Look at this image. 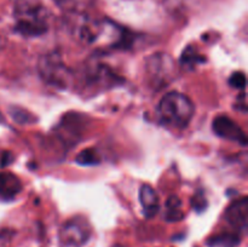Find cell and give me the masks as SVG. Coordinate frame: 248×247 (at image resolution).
Instances as JSON below:
<instances>
[{"label":"cell","instance_id":"22","mask_svg":"<svg viewBox=\"0 0 248 247\" xmlns=\"http://www.w3.org/2000/svg\"><path fill=\"white\" fill-rule=\"evenodd\" d=\"M1 46H2V40H1V38H0V48H1Z\"/></svg>","mask_w":248,"mask_h":247},{"label":"cell","instance_id":"6","mask_svg":"<svg viewBox=\"0 0 248 247\" xmlns=\"http://www.w3.org/2000/svg\"><path fill=\"white\" fill-rule=\"evenodd\" d=\"M91 236V228L86 219L75 217L63 224L61 229V242L67 247H81Z\"/></svg>","mask_w":248,"mask_h":247},{"label":"cell","instance_id":"20","mask_svg":"<svg viewBox=\"0 0 248 247\" xmlns=\"http://www.w3.org/2000/svg\"><path fill=\"white\" fill-rule=\"evenodd\" d=\"M167 210H173V208H179L181 207V200H179L178 196L172 195L171 198H169L166 202Z\"/></svg>","mask_w":248,"mask_h":247},{"label":"cell","instance_id":"9","mask_svg":"<svg viewBox=\"0 0 248 247\" xmlns=\"http://www.w3.org/2000/svg\"><path fill=\"white\" fill-rule=\"evenodd\" d=\"M224 218L235 230L245 232L247 229L248 220V201L246 196L234 201L224 213Z\"/></svg>","mask_w":248,"mask_h":247},{"label":"cell","instance_id":"19","mask_svg":"<svg viewBox=\"0 0 248 247\" xmlns=\"http://www.w3.org/2000/svg\"><path fill=\"white\" fill-rule=\"evenodd\" d=\"M184 218L183 212L179 208H173V210H167L166 220L167 222H179Z\"/></svg>","mask_w":248,"mask_h":247},{"label":"cell","instance_id":"4","mask_svg":"<svg viewBox=\"0 0 248 247\" xmlns=\"http://www.w3.org/2000/svg\"><path fill=\"white\" fill-rule=\"evenodd\" d=\"M38 72L46 84L58 90L68 89L74 79V73L63 62L62 56L55 51L39 58Z\"/></svg>","mask_w":248,"mask_h":247},{"label":"cell","instance_id":"15","mask_svg":"<svg viewBox=\"0 0 248 247\" xmlns=\"http://www.w3.org/2000/svg\"><path fill=\"white\" fill-rule=\"evenodd\" d=\"M9 115L11 116V119L15 123L19 124V125H28V124H33L36 121L35 116L33 114L29 113L24 108H21V107L17 106L10 107Z\"/></svg>","mask_w":248,"mask_h":247},{"label":"cell","instance_id":"17","mask_svg":"<svg viewBox=\"0 0 248 247\" xmlns=\"http://www.w3.org/2000/svg\"><path fill=\"white\" fill-rule=\"evenodd\" d=\"M229 84L235 89L244 90L246 87V75L242 72H235L234 74L230 77Z\"/></svg>","mask_w":248,"mask_h":247},{"label":"cell","instance_id":"3","mask_svg":"<svg viewBox=\"0 0 248 247\" xmlns=\"http://www.w3.org/2000/svg\"><path fill=\"white\" fill-rule=\"evenodd\" d=\"M157 114L164 125L183 130L193 119L194 104L186 94L178 91H171L160 101Z\"/></svg>","mask_w":248,"mask_h":247},{"label":"cell","instance_id":"2","mask_svg":"<svg viewBox=\"0 0 248 247\" xmlns=\"http://www.w3.org/2000/svg\"><path fill=\"white\" fill-rule=\"evenodd\" d=\"M80 38L86 44L103 43L111 48H127L132 45V34L109 19L87 21L80 28Z\"/></svg>","mask_w":248,"mask_h":247},{"label":"cell","instance_id":"10","mask_svg":"<svg viewBox=\"0 0 248 247\" xmlns=\"http://www.w3.org/2000/svg\"><path fill=\"white\" fill-rule=\"evenodd\" d=\"M22 191L21 179L11 172H0V200L12 201Z\"/></svg>","mask_w":248,"mask_h":247},{"label":"cell","instance_id":"13","mask_svg":"<svg viewBox=\"0 0 248 247\" xmlns=\"http://www.w3.org/2000/svg\"><path fill=\"white\" fill-rule=\"evenodd\" d=\"M241 241L240 234L237 232H222L207 240L210 247H236Z\"/></svg>","mask_w":248,"mask_h":247},{"label":"cell","instance_id":"16","mask_svg":"<svg viewBox=\"0 0 248 247\" xmlns=\"http://www.w3.org/2000/svg\"><path fill=\"white\" fill-rule=\"evenodd\" d=\"M75 161L81 166H92V165H98L101 162V157L96 150L92 148H87L77 155Z\"/></svg>","mask_w":248,"mask_h":247},{"label":"cell","instance_id":"14","mask_svg":"<svg viewBox=\"0 0 248 247\" xmlns=\"http://www.w3.org/2000/svg\"><path fill=\"white\" fill-rule=\"evenodd\" d=\"M206 62V58L196 51L194 46H188L181 56V65L186 69H193L196 64Z\"/></svg>","mask_w":248,"mask_h":247},{"label":"cell","instance_id":"1","mask_svg":"<svg viewBox=\"0 0 248 247\" xmlns=\"http://www.w3.org/2000/svg\"><path fill=\"white\" fill-rule=\"evenodd\" d=\"M14 17L15 31L24 38H36L48 29L50 15L41 0H16Z\"/></svg>","mask_w":248,"mask_h":247},{"label":"cell","instance_id":"18","mask_svg":"<svg viewBox=\"0 0 248 247\" xmlns=\"http://www.w3.org/2000/svg\"><path fill=\"white\" fill-rule=\"evenodd\" d=\"M191 205H193V207L195 208L198 212H201V211H203L207 207V200H206V198L203 196L202 193H198L194 196L193 200H191Z\"/></svg>","mask_w":248,"mask_h":247},{"label":"cell","instance_id":"21","mask_svg":"<svg viewBox=\"0 0 248 247\" xmlns=\"http://www.w3.org/2000/svg\"><path fill=\"white\" fill-rule=\"evenodd\" d=\"M12 161H14V155H12L10 152H5L4 154H2L1 159H0V166L6 167L9 166Z\"/></svg>","mask_w":248,"mask_h":247},{"label":"cell","instance_id":"11","mask_svg":"<svg viewBox=\"0 0 248 247\" xmlns=\"http://www.w3.org/2000/svg\"><path fill=\"white\" fill-rule=\"evenodd\" d=\"M140 201L143 208V215L147 218H153L156 216L160 210L159 198L156 191L149 184H142L140 188Z\"/></svg>","mask_w":248,"mask_h":247},{"label":"cell","instance_id":"7","mask_svg":"<svg viewBox=\"0 0 248 247\" xmlns=\"http://www.w3.org/2000/svg\"><path fill=\"white\" fill-rule=\"evenodd\" d=\"M148 74L152 77L153 84L157 86H165V84L172 81L174 75L173 60L166 53H155L147 63Z\"/></svg>","mask_w":248,"mask_h":247},{"label":"cell","instance_id":"5","mask_svg":"<svg viewBox=\"0 0 248 247\" xmlns=\"http://www.w3.org/2000/svg\"><path fill=\"white\" fill-rule=\"evenodd\" d=\"M123 81V77L116 75L108 65L90 64L82 73L80 82L84 87V91H89L90 93H97L99 91L111 89Z\"/></svg>","mask_w":248,"mask_h":247},{"label":"cell","instance_id":"12","mask_svg":"<svg viewBox=\"0 0 248 247\" xmlns=\"http://www.w3.org/2000/svg\"><path fill=\"white\" fill-rule=\"evenodd\" d=\"M61 10L69 14H86L92 6L94 0H53Z\"/></svg>","mask_w":248,"mask_h":247},{"label":"cell","instance_id":"8","mask_svg":"<svg viewBox=\"0 0 248 247\" xmlns=\"http://www.w3.org/2000/svg\"><path fill=\"white\" fill-rule=\"evenodd\" d=\"M212 128L218 137L232 140L241 145L247 144V136L245 131L227 115H218L213 120Z\"/></svg>","mask_w":248,"mask_h":247}]
</instances>
